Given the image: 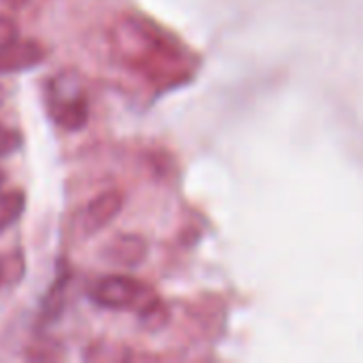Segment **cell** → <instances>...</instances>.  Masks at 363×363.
Wrapping results in <instances>:
<instances>
[{
    "label": "cell",
    "mask_w": 363,
    "mask_h": 363,
    "mask_svg": "<svg viewBox=\"0 0 363 363\" xmlns=\"http://www.w3.org/2000/svg\"><path fill=\"white\" fill-rule=\"evenodd\" d=\"M26 211L23 189H0V234L9 230Z\"/></svg>",
    "instance_id": "9c48e42d"
},
{
    "label": "cell",
    "mask_w": 363,
    "mask_h": 363,
    "mask_svg": "<svg viewBox=\"0 0 363 363\" xmlns=\"http://www.w3.org/2000/svg\"><path fill=\"white\" fill-rule=\"evenodd\" d=\"M23 357L28 362H62L66 357V351H64L62 342H57L53 338H36L34 342H30L23 349Z\"/></svg>",
    "instance_id": "8fae6325"
},
{
    "label": "cell",
    "mask_w": 363,
    "mask_h": 363,
    "mask_svg": "<svg viewBox=\"0 0 363 363\" xmlns=\"http://www.w3.org/2000/svg\"><path fill=\"white\" fill-rule=\"evenodd\" d=\"M157 294L151 285L128 277V274H108L102 277L91 289L89 300L106 311H132L138 313L143 306H147L151 300H155Z\"/></svg>",
    "instance_id": "3957f363"
},
{
    "label": "cell",
    "mask_w": 363,
    "mask_h": 363,
    "mask_svg": "<svg viewBox=\"0 0 363 363\" xmlns=\"http://www.w3.org/2000/svg\"><path fill=\"white\" fill-rule=\"evenodd\" d=\"M2 98H4V87H0V102H2Z\"/></svg>",
    "instance_id": "e0dca14e"
},
{
    "label": "cell",
    "mask_w": 363,
    "mask_h": 363,
    "mask_svg": "<svg viewBox=\"0 0 363 363\" xmlns=\"http://www.w3.org/2000/svg\"><path fill=\"white\" fill-rule=\"evenodd\" d=\"M19 36V26L11 15L0 13V45L11 43Z\"/></svg>",
    "instance_id": "4fadbf2b"
},
{
    "label": "cell",
    "mask_w": 363,
    "mask_h": 363,
    "mask_svg": "<svg viewBox=\"0 0 363 363\" xmlns=\"http://www.w3.org/2000/svg\"><path fill=\"white\" fill-rule=\"evenodd\" d=\"M136 315H138V323L145 332H162L170 321V308L166 306V302L160 296L155 300H151L147 306H143Z\"/></svg>",
    "instance_id": "30bf717a"
},
{
    "label": "cell",
    "mask_w": 363,
    "mask_h": 363,
    "mask_svg": "<svg viewBox=\"0 0 363 363\" xmlns=\"http://www.w3.org/2000/svg\"><path fill=\"white\" fill-rule=\"evenodd\" d=\"M0 266H2L4 287H15L26 274V257H23V253L19 249L2 253L0 255Z\"/></svg>",
    "instance_id": "7c38bea8"
},
{
    "label": "cell",
    "mask_w": 363,
    "mask_h": 363,
    "mask_svg": "<svg viewBox=\"0 0 363 363\" xmlns=\"http://www.w3.org/2000/svg\"><path fill=\"white\" fill-rule=\"evenodd\" d=\"M70 283H72V272L66 270L49 287V291L43 298L40 313H38V323L40 325H51V323H55L62 317V313L66 308V302H68V287H70Z\"/></svg>",
    "instance_id": "52a82bcc"
},
{
    "label": "cell",
    "mask_w": 363,
    "mask_h": 363,
    "mask_svg": "<svg viewBox=\"0 0 363 363\" xmlns=\"http://www.w3.org/2000/svg\"><path fill=\"white\" fill-rule=\"evenodd\" d=\"M2 128H4V125H2V123H0V130H2Z\"/></svg>",
    "instance_id": "ac0fdd59"
},
{
    "label": "cell",
    "mask_w": 363,
    "mask_h": 363,
    "mask_svg": "<svg viewBox=\"0 0 363 363\" xmlns=\"http://www.w3.org/2000/svg\"><path fill=\"white\" fill-rule=\"evenodd\" d=\"M102 259L117 268H136L149 255V240L136 232L115 234L102 249Z\"/></svg>",
    "instance_id": "5b68a950"
},
{
    "label": "cell",
    "mask_w": 363,
    "mask_h": 363,
    "mask_svg": "<svg viewBox=\"0 0 363 363\" xmlns=\"http://www.w3.org/2000/svg\"><path fill=\"white\" fill-rule=\"evenodd\" d=\"M49 113L66 132H79L89 121V102L74 72H60L49 83Z\"/></svg>",
    "instance_id": "7a4b0ae2"
},
{
    "label": "cell",
    "mask_w": 363,
    "mask_h": 363,
    "mask_svg": "<svg viewBox=\"0 0 363 363\" xmlns=\"http://www.w3.org/2000/svg\"><path fill=\"white\" fill-rule=\"evenodd\" d=\"M47 60V47L34 38H15L0 45V74L30 70Z\"/></svg>",
    "instance_id": "8992f818"
},
{
    "label": "cell",
    "mask_w": 363,
    "mask_h": 363,
    "mask_svg": "<svg viewBox=\"0 0 363 363\" xmlns=\"http://www.w3.org/2000/svg\"><path fill=\"white\" fill-rule=\"evenodd\" d=\"M4 287V279H2V266H0V289Z\"/></svg>",
    "instance_id": "2e32d148"
},
{
    "label": "cell",
    "mask_w": 363,
    "mask_h": 363,
    "mask_svg": "<svg viewBox=\"0 0 363 363\" xmlns=\"http://www.w3.org/2000/svg\"><path fill=\"white\" fill-rule=\"evenodd\" d=\"M2 4L11 11H21L30 4V0H2Z\"/></svg>",
    "instance_id": "5bb4252c"
},
{
    "label": "cell",
    "mask_w": 363,
    "mask_h": 363,
    "mask_svg": "<svg viewBox=\"0 0 363 363\" xmlns=\"http://www.w3.org/2000/svg\"><path fill=\"white\" fill-rule=\"evenodd\" d=\"M83 359L91 363H117V362H132L134 359V353L125 347V345H119V342H113V340H94L85 347L83 351Z\"/></svg>",
    "instance_id": "ba28073f"
},
{
    "label": "cell",
    "mask_w": 363,
    "mask_h": 363,
    "mask_svg": "<svg viewBox=\"0 0 363 363\" xmlns=\"http://www.w3.org/2000/svg\"><path fill=\"white\" fill-rule=\"evenodd\" d=\"M4 183H6V172H4V170L0 168V189L4 187Z\"/></svg>",
    "instance_id": "9a60e30c"
},
{
    "label": "cell",
    "mask_w": 363,
    "mask_h": 363,
    "mask_svg": "<svg viewBox=\"0 0 363 363\" xmlns=\"http://www.w3.org/2000/svg\"><path fill=\"white\" fill-rule=\"evenodd\" d=\"M111 45L115 55L130 68L145 70L151 77H174L179 72L181 55L140 15H121L111 28Z\"/></svg>",
    "instance_id": "6da1fadb"
},
{
    "label": "cell",
    "mask_w": 363,
    "mask_h": 363,
    "mask_svg": "<svg viewBox=\"0 0 363 363\" xmlns=\"http://www.w3.org/2000/svg\"><path fill=\"white\" fill-rule=\"evenodd\" d=\"M123 204H125V194L119 189H108V191L98 194L79 213L77 223H74L77 234L81 238L96 236L102 228L115 221V217L123 211Z\"/></svg>",
    "instance_id": "277c9868"
}]
</instances>
